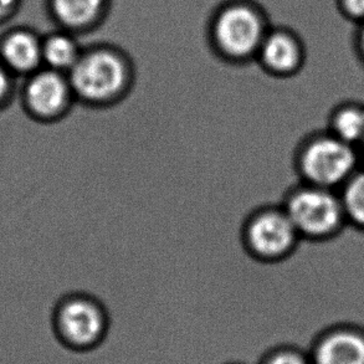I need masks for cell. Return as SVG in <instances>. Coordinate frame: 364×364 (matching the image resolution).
<instances>
[{"instance_id": "1", "label": "cell", "mask_w": 364, "mask_h": 364, "mask_svg": "<svg viewBox=\"0 0 364 364\" xmlns=\"http://www.w3.org/2000/svg\"><path fill=\"white\" fill-rule=\"evenodd\" d=\"M68 76L77 104L95 109L121 104L134 84L129 60L111 48L85 50Z\"/></svg>"}, {"instance_id": "2", "label": "cell", "mask_w": 364, "mask_h": 364, "mask_svg": "<svg viewBox=\"0 0 364 364\" xmlns=\"http://www.w3.org/2000/svg\"><path fill=\"white\" fill-rule=\"evenodd\" d=\"M55 335L69 350L87 352L104 343L112 327L111 314L99 297L74 291L51 307Z\"/></svg>"}, {"instance_id": "3", "label": "cell", "mask_w": 364, "mask_h": 364, "mask_svg": "<svg viewBox=\"0 0 364 364\" xmlns=\"http://www.w3.org/2000/svg\"><path fill=\"white\" fill-rule=\"evenodd\" d=\"M360 157L358 148L328 131L315 133L296 149V172L302 183L338 191L360 169Z\"/></svg>"}, {"instance_id": "4", "label": "cell", "mask_w": 364, "mask_h": 364, "mask_svg": "<svg viewBox=\"0 0 364 364\" xmlns=\"http://www.w3.org/2000/svg\"><path fill=\"white\" fill-rule=\"evenodd\" d=\"M301 239L321 242L335 237L345 227L340 193L301 182L286 193L281 204Z\"/></svg>"}, {"instance_id": "5", "label": "cell", "mask_w": 364, "mask_h": 364, "mask_svg": "<svg viewBox=\"0 0 364 364\" xmlns=\"http://www.w3.org/2000/svg\"><path fill=\"white\" fill-rule=\"evenodd\" d=\"M240 240L252 260L276 264L289 259L302 239L282 205H262L247 214Z\"/></svg>"}, {"instance_id": "6", "label": "cell", "mask_w": 364, "mask_h": 364, "mask_svg": "<svg viewBox=\"0 0 364 364\" xmlns=\"http://www.w3.org/2000/svg\"><path fill=\"white\" fill-rule=\"evenodd\" d=\"M265 36L260 14L245 4L229 5L213 25L218 53L232 63H245L256 56Z\"/></svg>"}, {"instance_id": "7", "label": "cell", "mask_w": 364, "mask_h": 364, "mask_svg": "<svg viewBox=\"0 0 364 364\" xmlns=\"http://www.w3.org/2000/svg\"><path fill=\"white\" fill-rule=\"evenodd\" d=\"M25 114L39 123L64 119L77 104L69 76L45 68L29 75L21 94Z\"/></svg>"}, {"instance_id": "8", "label": "cell", "mask_w": 364, "mask_h": 364, "mask_svg": "<svg viewBox=\"0 0 364 364\" xmlns=\"http://www.w3.org/2000/svg\"><path fill=\"white\" fill-rule=\"evenodd\" d=\"M307 352L312 364H364V328L346 323L328 327Z\"/></svg>"}, {"instance_id": "9", "label": "cell", "mask_w": 364, "mask_h": 364, "mask_svg": "<svg viewBox=\"0 0 364 364\" xmlns=\"http://www.w3.org/2000/svg\"><path fill=\"white\" fill-rule=\"evenodd\" d=\"M256 58L267 74L285 79L300 73L305 64V48L295 34L275 30L266 34Z\"/></svg>"}, {"instance_id": "10", "label": "cell", "mask_w": 364, "mask_h": 364, "mask_svg": "<svg viewBox=\"0 0 364 364\" xmlns=\"http://www.w3.org/2000/svg\"><path fill=\"white\" fill-rule=\"evenodd\" d=\"M1 56L11 73L31 75L43 63V44L29 33H15L5 40Z\"/></svg>"}, {"instance_id": "11", "label": "cell", "mask_w": 364, "mask_h": 364, "mask_svg": "<svg viewBox=\"0 0 364 364\" xmlns=\"http://www.w3.org/2000/svg\"><path fill=\"white\" fill-rule=\"evenodd\" d=\"M328 132L350 146L360 148L364 141V106L341 105L331 114Z\"/></svg>"}, {"instance_id": "12", "label": "cell", "mask_w": 364, "mask_h": 364, "mask_svg": "<svg viewBox=\"0 0 364 364\" xmlns=\"http://www.w3.org/2000/svg\"><path fill=\"white\" fill-rule=\"evenodd\" d=\"M106 0H53V9L63 24L81 29L95 23Z\"/></svg>"}, {"instance_id": "13", "label": "cell", "mask_w": 364, "mask_h": 364, "mask_svg": "<svg viewBox=\"0 0 364 364\" xmlns=\"http://www.w3.org/2000/svg\"><path fill=\"white\" fill-rule=\"evenodd\" d=\"M81 53L82 50L69 35H53L43 44V63L48 69L69 74Z\"/></svg>"}, {"instance_id": "14", "label": "cell", "mask_w": 364, "mask_h": 364, "mask_svg": "<svg viewBox=\"0 0 364 364\" xmlns=\"http://www.w3.org/2000/svg\"><path fill=\"white\" fill-rule=\"evenodd\" d=\"M346 219L364 232V169H358L340 189Z\"/></svg>"}, {"instance_id": "15", "label": "cell", "mask_w": 364, "mask_h": 364, "mask_svg": "<svg viewBox=\"0 0 364 364\" xmlns=\"http://www.w3.org/2000/svg\"><path fill=\"white\" fill-rule=\"evenodd\" d=\"M257 364H312L305 348L292 343H280L271 347Z\"/></svg>"}, {"instance_id": "16", "label": "cell", "mask_w": 364, "mask_h": 364, "mask_svg": "<svg viewBox=\"0 0 364 364\" xmlns=\"http://www.w3.org/2000/svg\"><path fill=\"white\" fill-rule=\"evenodd\" d=\"M337 6L346 19L357 25L364 21V0H337Z\"/></svg>"}, {"instance_id": "17", "label": "cell", "mask_w": 364, "mask_h": 364, "mask_svg": "<svg viewBox=\"0 0 364 364\" xmlns=\"http://www.w3.org/2000/svg\"><path fill=\"white\" fill-rule=\"evenodd\" d=\"M14 96V82L11 79L10 70L3 63H0V111L9 106Z\"/></svg>"}, {"instance_id": "18", "label": "cell", "mask_w": 364, "mask_h": 364, "mask_svg": "<svg viewBox=\"0 0 364 364\" xmlns=\"http://www.w3.org/2000/svg\"><path fill=\"white\" fill-rule=\"evenodd\" d=\"M355 49L360 55V60L364 63V21L358 25L357 34H355Z\"/></svg>"}, {"instance_id": "19", "label": "cell", "mask_w": 364, "mask_h": 364, "mask_svg": "<svg viewBox=\"0 0 364 364\" xmlns=\"http://www.w3.org/2000/svg\"><path fill=\"white\" fill-rule=\"evenodd\" d=\"M14 3L15 0H0V16L6 14Z\"/></svg>"}, {"instance_id": "20", "label": "cell", "mask_w": 364, "mask_h": 364, "mask_svg": "<svg viewBox=\"0 0 364 364\" xmlns=\"http://www.w3.org/2000/svg\"><path fill=\"white\" fill-rule=\"evenodd\" d=\"M224 364H252L247 363V362H244V360H230V362H227V363Z\"/></svg>"}, {"instance_id": "21", "label": "cell", "mask_w": 364, "mask_h": 364, "mask_svg": "<svg viewBox=\"0 0 364 364\" xmlns=\"http://www.w3.org/2000/svg\"><path fill=\"white\" fill-rule=\"evenodd\" d=\"M358 149H360V156H362V157L364 158V141L363 143L360 144V148H358Z\"/></svg>"}]
</instances>
